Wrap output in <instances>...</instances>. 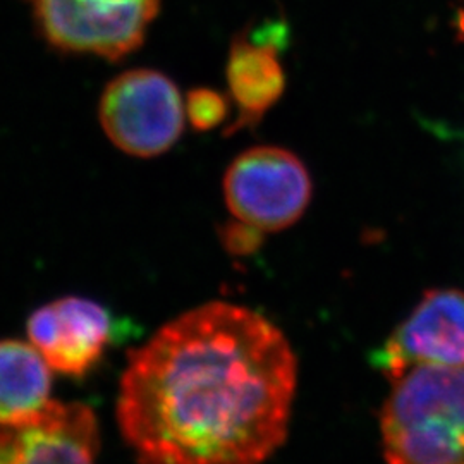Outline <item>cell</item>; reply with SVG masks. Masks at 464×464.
I'll use <instances>...</instances> for the list:
<instances>
[{"label":"cell","mask_w":464,"mask_h":464,"mask_svg":"<svg viewBox=\"0 0 464 464\" xmlns=\"http://www.w3.org/2000/svg\"><path fill=\"white\" fill-rule=\"evenodd\" d=\"M218 237L224 248L227 249L231 255L246 256L260 249L264 243V231L236 218L218 229Z\"/></svg>","instance_id":"7c38bea8"},{"label":"cell","mask_w":464,"mask_h":464,"mask_svg":"<svg viewBox=\"0 0 464 464\" xmlns=\"http://www.w3.org/2000/svg\"><path fill=\"white\" fill-rule=\"evenodd\" d=\"M112 327V316L100 303L66 296L34 310L26 332L53 372L82 379L103 358Z\"/></svg>","instance_id":"52a82bcc"},{"label":"cell","mask_w":464,"mask_h":464,"mask_svg":"<svg viewBox=\"0 0 464 464\" xmlns=\"http://www.w3.org/2000/svg\"><path fill=\"white\" fill-rule=\"evenodd\" d=\"M373 363L391 382L413 366H464V293L429 291L377 351Z\"/></svg>","instance_id":"8992f818"},{"label":"cell","mask_w":464,"mask_h":464,"mask_svg":"<svg viewBox=\"0 0 464 464\" xmlns=\"http://www.w3.org/2000/svg\"><path fill=\"white\" fill-rule=\"evenodd\" d=\"M296 383L270 320L212 301L130 354L117 423L140 464H264L287 437Z\"/></svg>","instance_id":"6da1fadb"},{"label":"cell","mask_w":464,"mask_h":464,"mask_svg":"<svg viewBox=\"0 0 464 464\" xmlns=\"http://www.w3.org/2000/svg\"><path fill=\"white\" fill-rule=\"evenodd\" d=\"M99 117L117 149L150 159L170 149L183 133V100L166 74L134 69L107 84Z\"/></svg>","instance_id":"277c9868"},{"label":"cell","mask_w":464,"mask_h":464,"mask_svg":"<svg viewBox=\"0 0 464 464\" xmlns=\"http://www.w3.org/2000/svg\"><path fill=\"white\" fill-rule=\"evenodd\" d=\"M50 47L119 61L141 47L160 0H30Z\"/></svg>","instance_id":"3957f363"},{"label":"cell","mask_w":464,"mask_h":464,"mask_svg":"<svg viewBox=\"0 0 464 464\" xmlns=\"http://www.w3.org/2000/svg\"><path fill=\"white\" fill-rule=\"evenodd\" d=\"M224 195L236 218L260 231H282L308 208L312 178L289 150L258 147L246 150L229 166Z\"/></svg>","instance_id":"5b68a950"},{"label":"cell","mask_w":464,"mask_h":464,"mask_svg":"<svg viewBox=\"0 0 464 464\" xmlns=\"http://www.w3.org/2000/svg\"><path fill=\"white\" fill-rule=\"evenodd\" d=\"M52 368L32 343L0 339V425H24L47 411Z\"/></svg>","instance_id":"30bf717a"},{"label":"cell","mask_w":464,"mask_h":464,"mask_svg":"<svg viewBox=\"0 0 464 464\" xmlns=\"http://www.w3.org/2000/svg\"><path fill=\"white\" fill-rule=\"evenodd\" d=\"M227 99L210 88H195L186 99V116L197 131H210L227 117Z\"/></svg>","instance_id":"8fae6325"},{"label":"cell","mask_w":464,"mask_h":464,"mask_svg":"<svg viewBox=\"0 0 464 464\" xmlns=\"http://www.w3.org/2000/svg\"><path fill=\"white\" fill-rule=\"evenodd\" d=\"M227 83L239 116L229 131L256 126L279 102L285 88V74L274 36L241 34L232 42L227 61Z\"/></svg>","instance_id":"9c48e42d"},{"label":"cell","mask_w":464,"mask_h":464,"mask_svg":"<svg viewBox=\"0 0 464 464\" xmlns=\"http://www.w3.org/2000/svg\"><path fill=\"white\" fill-rule=\"evenodd\" d=\"M100 430L93 410L52 401L24 425H0V464H97Z\"/></svg>","instance_id":"ba28073f"},{"label":"cell","mask_w":464,"mask_h":464,"mask_svg":"<svg viewBox=\"0 0 464 464\" xmlns=\"http://www.w3.org/2000/svg\"><path fill=\"white\" fill-rule=\"evenodd\" d=\"M381 431L389 464H464V366H413L392 381Z\"/></svg>","instance_id":"7a4b0ae2"}]
</instances>
